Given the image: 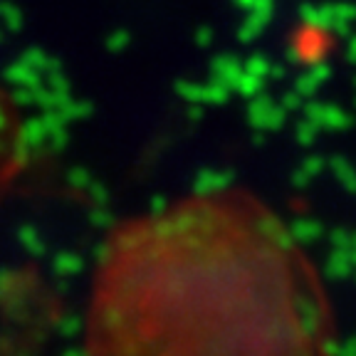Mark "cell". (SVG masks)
Instances as JSON below:
<instances>
[{
	"label": "cell",
	"mask_w": 356,
	"mask_h": 356,
	"mask_svg": "<svg viewBox=\"0 0 356 356\" xmlns=\"http://www.w3.org/2000/svg\"><path fill=\"white\" fill-rule=\"evenodd\" d=\"M95 356H322L327 319L280 220L240 191L127 222L89 309Z\"/></svg>",
	"instance_id": "1"
},
{
	"label": "cell",
	"mask_w": 356,
	"mask_h": 356,
	"mask_svg": "<svg viewBox=\"0 0 356 356\" xmlns=\"http://www.w3.org/2000/svg\"><path fill=\"white\" fill-rule=\"evenodd\" d=\"M292 55L302 65H319L334 50V35L319 22H305L292 38Z\"/></svg>",
	"instance_id": "2"
}]
</instances>
